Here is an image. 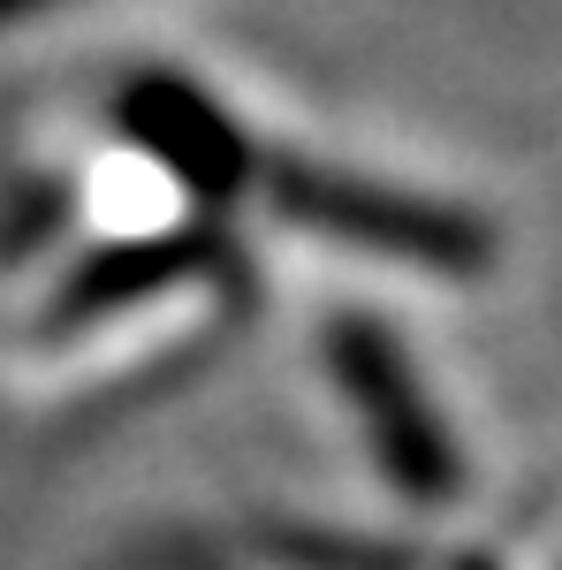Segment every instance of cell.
I'll use <instances>...</instances> for the list:
<instances>
[{"mask_svg":"<svg viewBox=\"0 0 562 570\" xmlns=\"http://www.w3.org/2000/svg\"><path fill=\"white\" fill-rule=\"evenodd\" d=\"M259 183L274 198V214H289L312 236H335L349 252H381V259H403V266H441V274H472L494 252L486 220L456 214V206H433V198L343 183V176H319V168H297V160H274Z\"/></svg>","mask_w":562,"mask_h":570,"instance_id":"1","label":"cell"},{"mask_svg":"<svg viewBox=\"0 0 562 570\" xmlns=\"http://www.w3.org/2000/svg\"><path fill=\"white\" fill-rule=\"evenodd\" d=\"M335 373H343V389L357 395V411H365V426H373V441H381L395 480L411 487V494H456L448 434H441V419L426 411V395L411 381V357L395 351L388 327L343 320V327H335Z\"/></svg>","mask_w":562,"mask_h":570,"instance_id":"2","label":"cell"},{"mask_svg":"<svg viewBox=\"0 0 562 570\" xmlns=\"http://www.w3.org/2000/svg\"><path fill=\"white\" fill-rule=\"evenodd\" d=\"M122 122H130L198 198H228V190H244L252 168H259V153L244 145V130L220 115L206 91L175 85V77H145V85L122 99Z\"/></svg>","mask_w":562,"mask_h":570,"instance_id":"3","label":"cell"},{"mask_svg":"<svg viewBox=\"0 0 562 570\" xmlns=\"http://www.w3.org/2000/svg\"><path fill=\"white\" fill-rule=\"evenodd\" d=\"M206 259H214V228H175V236L115 244V252H99L91 266H77V274H69V289H61L53 320H99V312L145 305V297H160L168 282L198 274Z\"/></svg>","mask_w":562,"mask_h":570,"instance_id":"4","label":"cell"},{"mask_svg":"<svg viewBox=\"0 0 562 570\" xmlns=\"http://www.w3.org/2000/svg\"><path fill=\"white\" fill-rule=\"evenodd\" d=\"M31 8H46V0H0V16H31Z\"/></svg>","mask_w":562,"mask_h":570,"instance_id":"5","label":"cell"}]
</instances>
